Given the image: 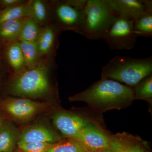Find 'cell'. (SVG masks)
Returning <instances> with one entry per match:
<instances>
[{"label":"cell","mask_w":152,"mask_h":152,"mask_svg":"<svg viewBox=\"0 0 152 152\" xmlns=\"http://www.w3.org/2000/svg\"><path fill=\"white\" fill-rule=\"evenodd\" d=\"M24 59L26 68L29 69L37 65L41 60L36 42L19 41Z\"/></svg>","instance_id":"44dd1931"},{"label":"cell","mask_w":152,"mask_h":152,"mask_svg":"<svg viewBox=\"0 0 152 152\" xmlns=\"http://www.w3.org/2000/svg\"><path fill=\"white\" fill-rule=\"evenodd\" d=\"M137 38L133 20L119 15L102 40L111 50H122L134 48Z\"/></svg>","instance_id":"8992f818"},{"label":"cell","mask_w":152,"mask_h":152,"mask_svg":"<svg viewBox=\"0 0 152 152\" xmlns=\"http://www.w3.org/2000/svg\"><path fill=\"white\" fill-rule=\"evenodd\" d=\"M99 152H115L114 151V150L112 149L111 148H110L107 149L103 150V151H101Z\"/></svg>","instance_id":"484cf974"},{"label":"cell","mask_w":152,"mask_h":152,"mask_svg":"<svg viewBox=\"0 0 152 152\" xmlns=\"http://www.w3.org/2000/svg\"><path fill=\"white\" fill-rule=\"evenodd\" d=\"M1 10H0V11H1Z\"/></svg>","instance_id":"f1b7e54d"},{"label":"cell","mask_w":152,"mask_h":152,"mask_svg":"<svg viewBox=\"0 0 152 152\" xmlns=\"http://www.w3.org/2000/svg\"><path fill=\"white\" fill-rule=\"evenodd\" d=\"M83 35L91 40L102 39L119 15L111 0H87Z\"/></svg>","instance_id":"277c9868"},{"label":"cell","mask_w":152,"mask_h":152,"mask_svg":"<svg viewBox=\"0 0 152 152\" xmlns=\"http://www.w3.org/2000/svg\"><path fill=\"white\" fill-rule=\"evenodd\" d=\"M111 148L115 152H143L139 142L141 139L126 133H120L111 137Z\"/></svg>","instance_id":"5bb4252c"},{"label":"cell","mask_w":152,"mask_h":152,"mask_svg":"<svg viewBox=\"0 0 152 152\" xmlns=\"http://www.w3.org/2000/svg\"><path fill=\"white\" fill-rule=\"evenodd\" d=\"M52 144L46 143H30L18 146L19 150L23 152H46Z\"/></svg>","instance_id":"cb8c5ba5"},{"label":"cell","mask_w":152,"mask_h":152,"mask_svg":"<svg viewBox=\"0 0 152 152\" xmlns=\"http://www.w3.org/2000/svg\"><path fill=\"white\" fill-rule=\"evenodd\" d=\"M1 120L0 119V125H1Z\"/></svg>","instance_id":"83f0119b"},{"label":"cell","mask_w":152,"mask_h":152,"mask_svg":"<svg viewBox=\"0 0 152 152\" xmlns=\"http://www.w3.org/2000/svg\"><path fill=\"white\" fill-rule=\"evenodd\" d=\"M20 133L18 130L9 122L0 125V152H14Z\"/></svg>","instance_id":"9a60e30c"},{"label":"cell","mask_w":152,"mask_h":152,"mask_svg":"<svg viewBox=\"0 0 152 152\" xmlns=\"http://www.w3.org/2000/svg\"><path fill=\"white\" fill-rule=\"evenodd\" d=\"M86 152H99L110 148L112 140L96 126L91 124L79 133L75 138Z\"/></svg>","instance_id":"ba28073f"},{"label":"cell","mask_w":152,"mask_h":152,"mask_svg":"<svg viewBox=\"0 0 152 152\" xmlns=\"http://www.w3.org/2000/svg\"><path fill=\"white\" fill-rule=\"evenodd\" d=\"M134 100L146 101L152 103V74L132 87Z\"/></svg>","instance_id":"7402d4cb"},{"label":"cell","mask_w":152,"mask_h":152,"mask_svg":"<svg viewBox=\"0 0 152 152\" xmlns=\"http://www.w3.org/2000/svg\"><path fill=\"white\" fill-rule=\"evenodd\" d=\"M61 32L53 23L42 28L36 42L41 60L55 59Z\"/></svg>","instance_id":"30bf717a"},{"label":"cell","mask_w":152,"mask_h":152,"mask_svg":"<svg viewBox=\"0 0 152 152\" xmlns=\"http://www.w3.org/2000/svg\"><path fill=\"white\" fill-rule=\"evenodd\" d=\"M69 99L71 102L86 103L91 108L99 113L121 110L134 100L132 87L108 79H101Z\"/></svg>","instance_id":"6da1fadb"},{"label":"cell","mask_w":152,"mask_h":152,"mask_svg":"<svg viewBox=\"0 0 152 152\" xmlns=\"http://www.w3.org/2000/svg\"><path fill=\"white\" fill-rule=\"evenodd\" d=\"M42 28L31 17L25 18L19 41L36 42Z\"/></svg>","instance_id":"ffe728a7"},{"label":"cell","mask_w":152,"mask_h":152,"mask_svg":"<svg viewBox=\"0 0 152 152\" xmlns=\"http://www.w3.org/2000/svg\"><path fill=\"white\" fill-rule=\"evenodd\" d=\"M46 106L43 103L33 101L28 98H11L3 102L5 111L14 119L24 121L44 110Z\"/></svg>","instance_id":"52a82bcc"},{"label":"cell","mask_w":152,"mask_h":152,"mask_svg":"<svg viewBox=\"0 0 152 152\" xmlns=\"http://www.w3.org/2000/svg\"><path fill=\"white\" fill-rule=\"evenodd\" d=\"M25 18L7 21L1 24L0 40L5 45L19 42Z\"/></svg>","instance_id":"e0dca14e"},{"label":"cell","mask_w":152,"mask_h":152,"mask_svg":"<svg viewBox=\"0 0 152 152\" xmlns=\"http://www.w3.org/2000/svg\"><path fill=\"white\" fill-rule=\"evenodd\" d=\"M30 17V0L26 2L11 7L6 8L0 11V24L13 20Z\"/></svg>","instance_id":"ac0fdd59"},{"label":"cell","mask_w":152,"mask_h":152,"mask_svg":"<svg viewBox=\"0 0 152 152\" xmlns=\"http://www.w3.org/2000/svg\"><path fill=\"white\" fill-rule=\"evenodd\" d=\"M111 1L119 15L133 20L152 10V0H111Z\"/></svg>","instance_id":"7c38bea8"},{"label":"cell","mask_w":152,"mask_h":152,"mask_svg":"<svg viewBox=\"0 0 152 152\" xmlns=\"http://www.w3.org/2000/svg\"><path fill=\"white\" fill-rule=\"evenodd\" d=\"M87 0L50 1L53 23L62 31H72L83 35Z\"/></svg>","instance_id":"5b68a950"},{"label":"cell","mask_w":152,"mask_h":152,"mask_svg":"<svg viewBox=\"0 0 152 152\" xmlns=\"http://www.w3.org/2000/svg\"><path fill=\"white\" fill-rule=\"evenodd\" d=\"M57 65L55 59L42 60L31 68L14 74L9 86L11 94L28 99L43 97L54 91L51 75Z\"/></svg>","instance_id":"7a4b0ae2"},{"label":"cell","mask_w":152,"mask_h":152,"mask_svg":"<svg viewBox=\"0 0 152 152\" xmlns=\"http://www.w3.org/2000/svg\"><path fill=\"white\" fill-rule=\"evenodd\" d=\"M46 152H86L77 142L67 138L52 144Z\"/></svg>","instance_id":"603a6c76"},{"label":"cell","mask_w":152,"mask_h":152,"mask_svg":"<svg viewBox=\"0 0 152 152\" xmlns=\"http://www.w3.org/2000/svg\"><path fill=\"white\" fill-rule=\"evenodd\" d=\"M30 17L44 27L53 23V11L50 1L30 0Z\"/></svg>","instance_id":"4fadbf2b"},{"label":"cell","mask_w":152,"mask_h":152,"mask_svg":"<svg viewBox=\"0 0 152 152\" xmlns=\"http://www.w3.org/2000/svg\"><path fill=\"white\" fill-rule=\"evenodd\" d=\"M134 32L137 37H152V10L133 20Z\"/></svg>","instance_id":"d6986e66"},{"label":"cell","mask_w":152,"mask_h":152,"mask_svg":"<svg viewBox=\"0 0 152 152\" xmlns=\"http://www.w3.org/2000/svg\"><path fill=\"white\" fill-rule=\"evenodd\" d=\"M5 46L6 60L13 75L25 69L24 59L19 42L7 44Z\"/></svg>","instance_id":"2e32d148"},{"label":"cell","mask_w":152,"mask_h":152,"mask_svg":"<svg viewBox=\"0 0 152 152\" xmlns=\"http://www.w3.org/2000/svg\"><path fill=\"white\" fill-rule=\"evenodd\" d=\"M14 152H23L22 151H21L20 150H17L16 151H15Z\"/></svg>","instance_id":"4316f807"},{"label":"cell","mask_w":152,"mask_h":152,"mask_svg":"<svg viewBox=\"0 0 152 152\" xmlns=\"http://www.w3.org/2000/svg\"><path fill=\"white\" fill-rule=\"evenodd\" d=\"M152 74V56L144 58L116 56L102 68L101 79H110L133 87Z\"/></svg>","instance_id":"3957f363"},{"label":"cell","mask_w":152,"mask_h":152,"mask_svg":"<svg viewBox=\"0 0 152 152\" xmlns=\"http://www.w3.org/2000/svg\"><path fill=\"white\" fill-rule=\"evenodd\" d=\"M24 0H1L0 1V6L3 9L11 7L22 4L26 2Z\"/></svg>","instance_id":"d4e9b609"},{"label":"cell","mask_w":152,"mask_h":152,"mask_svg":"<svg viewBox=\"0 0 152 152\" xmlns=\"http://www.w3.org/2000/svg\"><path fill=\"white\" fill-rule=\"evenodd\" d=\"M62 139L61 136L46 126L36 124L30 126L20 133L17 145L33 142L53 144Z\"/></svg>","instance_id":"8fae6325"},{"label":"cell","mask_w":152,"mask_h":152,"mask_svg":"<svg viewBox=\"0 0 152 152\" xmlns=\"http://www.w3.org/2000/svg\"><path fill=\"white\" fill-rule=\"evenodd\" d=\"M55 126L66 138L73 139L81 131L91 124L84 118L64 111L56 113L53 117Z\"/></svg>","instance_id":"9c48e42d"}]
</instances>
